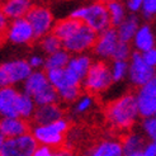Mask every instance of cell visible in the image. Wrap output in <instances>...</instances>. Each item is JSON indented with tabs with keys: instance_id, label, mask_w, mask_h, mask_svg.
<instances>
[{
	"instance_id": "cell-24",
	"label": "cell",
	"mask_w": 156,
	"mask_h": 156,
	"mask_svg": "<svg viewBox=\"0 0 156 156\" xmlns=\"http://www.w3.org/2000/svg\"><path fill=\"white\" fill-rule=\"evenodd\" d=\"M70 55L66 50H60L58 52L50 55L47 57V60L44 61V67L47 71H51V70H62L66 69V66L70 62Z\"/></svg>"
},
{
	"instance_id": "cell-9",
	"label": "cell",
	"mask_w": 156,
	"mask_h": 156,
	"mask_svg": "<svg viewBox=\"0 0 156 156\" xmlns=\"http://www.w3.org/2000/svg\"><path fill=\"white\" fill-rule=\"evenodd\" d=\"M26 18L33 28L34 38H43L52 28V14L44 6H32Z\"/></svg>"
},
{
	"instance_id": "cell-34",
	"label": "cell",
	"mask_w": 156,
	"mask_h": 156,
	"mask_svg": "<svg viewBox=\"0 0 156 156\" xmlns=\"http://www.w3.org/2000/svg\"><path fill=\"white\" fill-rule=\"evenodd\" d=\"M91 103H93V100H91L90 97H83L76 104V112L83 113L85 111H88V109L90 108V105H91Z\"/></svg>"
},
{
	"instance_id": "cell-32",
	"label": "cell",
	"mask_w": 156,
	"mask_h": 156,
	"mask_svg": "<svg viewBox=\"0 0 156 156\" xmlns=\"http://www.w3.org/2000/svg\"><path fill=\"white\" fill-rule=\"evenodd\" d=\"M142 126H144V129H145L146 133L155 141V140H156V117L145 118Z\"/></svg>"
},
{
	"instance_id": "cell-38",
	"label": "cell",
	"mask_w": 156,
	"mask_h": 156,
	"mask_svg": "<svg viewBox=\"0 0 156 156\" xmlns=\"http://www.w3.org/2000/svg\"><path fill=\"white\" fill-rule=\"evenodd\" d=\"M142 5H144L142 0H129V2H127V8L132 13H136L137 10L142 9Z\"/></svg>"
},
{
	"instance_id": "cell-14",
	"label": "cell",
	"mask_w": 156,
	"mask_h": 156,
	"mask_svg": "<svg viewBox=\"0 0 156 156\" xmlns=\"http://www.w3.org/2000/svg\"><path fill=\"white\" fill-rule=\"evenodd\" d=\"M19 93L13 87L2 88L0 90V113L4 118H19L17 103Z\"/></svg>"
},
{
	"instance_id": "cell-39",
	"label": "cell",
	"mask_w": 156,
	"mask_h": 156,
	"mask_svg": "<svg viewBox=\"0 0 156 156\" xmlns=\"http://www.w3.org/2000/svg\"><path fill=\"white\" fill-rule=\"evenodd\" d=\"M28 62H29V65H30V67H32V69H38V67H41L43 65V58L34 55V56H32L29 58Z\"/></svg>"
},
{
	"instance_id": "cell-42",
	"label": "cell",
	"mask_w": 156,
	"mask_h": 156,
	"mask_svg": "<svg viewBox=\"0 0 156 156\" xmlns=\"http://www.w3.org/2000/svg\"><path fill=\"white\" fill-rule=\"evenodd\" d=\"M6 17L4 14H0V27H2V29H4L6 27Z\"/></svg>"
},
{
	"instance_id": "cell-41",
	"label": "cell",
	"mask_w": 156,
	"mask_h": 156,
	"mask_svg": "<svg viewBox=\"0 0 156 156\" xmlns=\"http://www.w3.org/2000/svg\"><path fill=\"white\" fill-rule=\"evenodd\" d=\"M52 156H73L71 152L69 150H65V149H60V150H56L53 151V155Z\"/></svg>"
},
{
	"instance_id": "cell-7",
	"label": "cell",
	"mask_w": 156,
	"mask_h": 156,
	"mask_svg": "<svg viewBox=\"0 0 156 156\" xmlns=\"http://www.w3.org/2000/svg\"><path fill=\"white\" fill-rule=\"evenodd\" d=\"M112 81V70L104 62H95L91 65L88 76L85 77V87L91 91H102L109 88Z\"/></svg>"
},
{
	"instance_id": "cell-12",
	"label": "cell",
	"mask_w": 156,
	"mask_h": 156,
	"mask_svg": "<svg viewBox=\"0 0 156 156\" xmlns=\"http://www.w3.org/2000/svg\"><path fill=\"white\" fill-rule=\"evenodd\" d=\"M6 38L14 44H24L34 38L33 28L27 18L12 20L6 30Z\"/></svg>"
},
{
	"instance_id": "cell-33",
	"label": "cell",
	"mask_w": 156,
	"mask_h": 156,
	"mask_svg": "<svg viewBox=\"0 0 156 156\" xmlns=\"http://www.w3.org/2000/svg\"><path fill=\"white\" fill-rule=\"evenodd\" d=\"M142 12H144V15L147 18L156 14V0H145L142 5Z\"/></svg>"
},
{
	"instance_id": "cell-5",
	"label": "cell",
	"mask_w": 156,
	"mask_h": 156,
	"mask_svg": "<svg viewBox=\"0 0 156 156\" xmlns=\"http://www.w3.org/2000/svg\"><path fill=\"white\" fill-rule=\"evenodd\" d=\"M97 40V32H94L90 27L83 23L81 27L76 30V33H74L69 40L62 42V46H64V50H66L69 53H80L95 46Z\"/></svg>"
},
{
	"instance_id": "cell-28",
	"label": "cell",
	"mask_w": 156,
	"mask_h": 156,
	"mask_svg": "<svg viewBox=\"0 0 156 156\" xmlns=\"http://www.w3.org/2000/svg\"><path fill=\"white\" fill-rule=\"evenodd\" d=\"M107 9L109 12V17H111V23L114 27H119L123 20L127 18L124 14V8L119 2H109L107 4Z\"/></svg>"
},
{
	"instance_id": "cell-18",
	"label": "cell",
	"mask_w": 156,
	"mask_h": 156,
	"mask_svg": "<svg viewBox=\"0 0 156 156\" xmlns=\"http://www.w3.org/2000/svg\"><path fill=\"white\" fill-rule=\"evenodd\" d=\"M81 24H83V22H80V20L67 18V19L60 20L58 23H56L52 29V33L56 36L58 40L64 42V41L69 40L74 33H76V30L81 27Z\"/></svg>"
},
{
	"instance_id": "cell-21",
	"label": "cell",
	"mask_w": 156,
	"mask_h": 156,
	"mask_svg": "<svg viewBox=\"0 0 156 156\" xmlns=\"http://www.w3.org/2000/svg\"><path fill=\"white\" fill-rule=\"evenodd\" d=\"M133 44H135V47L138 51H141L142 53H145L147 51L155 48L154 47V44H155L154 34H152L151 28L149 26L140 27L138 32L136 33V36L133 38Z\"/></svg>"
},
{
	"instance_id": "cell-30",
	"label": "cell",
	"mask_w": 156,
	"mask_h": 156,
	"mask_svg": "<svg viewBox=\"0 0 156 156\" xmlns=\"http://www.w3.org/2000/svg\"><path fill=\"white\" fill-rule=\"evenodd\" d=\"M111 70H112L113 81H119L129 71V64H127V61H113Z\"/></svg>"
},
{
	"instance_id": "cell-20",
	"label": "cell",
	"mask_w": 156,
	"mask_h": 156,
	"mask_svg": "<svg viewBox=\"0 0 156 156\" xmlns=\"http://www.w3.org/2000/svg\"><path fill=\"white\" fill-rule=\"evenodd\" d=\"M48 77L47 74L43 71H33L29 75V77L24 81V93L30 97H34L40 90H42L46 85H48Z\"/></svg>"
},
{
	"instance_id": "cell-23",
	"label": "cell",
	"mask_w": 156,
	"mask_h": 156,
	"mask_svg": "<svg viewBox=\"0 0 156 156\" xmlns=\"http://www.w3.org/2000/svg\"><path fill=\"white\" fill-rule=\"evenodd\" d=\"M89 156H124L122 144L117 141H103L91 150Z\"/></svg>"
},
{
	"instance_id": "cell-4",
	"label": "cell",
	"mask_w": 156,
	"mask_h": 156,
	"mask_svg": "<svg viewBox=\"0 0 156 156\" xmlns=\"http://www.w3.org/2000/svg\"><path fill=\"white\" fill-rule=\"evenodd\" d=\"M32 67L29 62L24 60L8 61L0 66V85L3 88H9L13 84L26 81L32 74Z\"/></svg>"
},
{
	"instance_id": "cell-3",
	"label": "cell",
	"mask_w": 156,
	"mask_h": 156,
	"mask_svg": "<svg viewBox=\"0 0 156 156\" xmlns=\"http://www.w3.org/2000/svg\"><path fill=\"white\" fill-rule=\"evenodd\" d=\"M37 147V140L29 133L15 138H0V156H33Z\"/></svg>"
},
{
	"instance_id": "cell-43",
	"label": "cell",
	"mask_w": 156,
	"mask_h": 156,
	"mask_svg": "<svg viewBox=\"0 0 156 156\" xmlns=\"http://www.w3.org/2000/svg\"><path fill=\"white\" fill-rule=\"evenodd\" d=\"M127 156H142V152H136V154H132V155H127Z\"/></svg>"
},
{
	"instance_id": "cell-6",
	"label": "cell",
	"mask_w": 156,
	"mask_h": 156,
	"mask_svg": "<svg viewBox=\"0 0 156 156\" xmlns=\"http://www.w3.org/2000/svg\"><path fill=\"white\" fill-rule=\"evenodd\" d=\"M67 129V122L60 119L48 126H36L33 128V137L37 142L46 146H57L62 142L64 136L62 133Z\"/></svg>"
},
{
	"instance_id": "cell-37",
	"label": "cell",
	"mask_w": 156,
	"mask_h": 156,
	"mask_svg": "<svg viewBox=\"0 0 156 156\" xmlns=\"http://www.w3.org/2000/svg\"><path fill=\"white\" fill-rule=\"evenodd\" d=\"M52 155H53V151L51 150L50 146L41 145V146H38L36 149L33 156H52Z\"/></svg>"
},
{
	"instance_id": "cell-29",
	"label": "cell",
	"mask_w": 156,
	"mask_h": 156,
	"mask_svg": "<svg viewBox=\"0 0 156 156\" xmlns=\"http://www.w3.org/2000/svg\"><path fill=\"white\" fill-rule=\"evenodd\" d=\"M62 41L55 36L53 33H48L47 36H44L41 40V47L44 52H47L48 55H53L61 50Z\"/></svg>"
},
{
	"instance_id": "cell-16",
	"label": "cell",
	"mask_w": 156,
	"mask_h": 156,
	"mask_svg": "<svg viewBox=\"0 0 156 156\" xmlns=\"http://www.w3.org/2000/svg\"><path fill=\"white\" fill-rule=\"evenodd\" d=\"M60 119H62V111L57 104L37 107L33 115V121L37 126H48Z\"/></svg>"
},
{
	"instance_id": "cell-19",
	"label": "cell",
	"mask_w": 156,
	"mask_h": 156,
	"mask_svg": "<svg viewBox=\"0 0 156 156\" xmlns=\"http://www.w3.org/2000/svg\"><path fill=\"white\" fill-rule=\"evenodd\" d=\"M138 18L135 14H131L123 20L122 24L117 28V33L121 42L128 43L131 40H133L136 33L138 32Z\"/></svg>"
},
{
	"instance_id": "cell-15",
	"label": "cell",
	"mask_w": 156,
	"mask_h": 156,
	"mask_svg": "<svg viewBox=\"0 0 156 156\" xmlns=\"http://www.w3.org/2000/svg\"><path fill=\"white\" fill-rule=\"evenodd\" d=\"M28 133V124L23 118H3L0 122V138H15Z\"/></svg>"
},
{
	"instance_id": "cell-40",
	"label": "cell",
	"mask_w": 156,
	"mask_h": 156,
	"mask_svg": "<svg viewBox=\"0 0 156 156\" xmlns=\"http://www.w3.org/2000/svg\"><path fill=\"white\" fill-rule=\"evenodd\" d=\"M142 156H156V151H155L154 144H150L147 147H145L144 151H142Z\"/></svg>"
},
{
	"instance_id": "cell-46",
	"label": "cell",
	"mask_w": 156,
	"mask_h": 156,
	"mask_svg": "<svg viewBox=\"0 0 156 156\" xmlns=\"http://www.w3.org/2000/svg\"><path fill=\"white\" fill-rule=\"evenodd\" d=\"M155 117H156V114H155Z\"/></svg>"
},
{
	"instance_id": "cell-13",
	"label": "cell",
	"mask_w": 156,
	"mask_h": 156,
	"mask_svg": "<svg viewBox=\"0 0 156 156\" xmlns=\"http://www.w3.org/2000/svg\"><path fill=\"white\" fill-rule=\"evenodd\" d=\"M118 43H119V38H118L117 30L114 28H109L105 32L100 33L98 36L97 43L94 46V51L102 58L112 57Z\"/></svg>"
},
{
	"instance_id": "cell-8",
	"label": "cell",
	"mask_w": 156,
	"mask_h": 156,
	"mask_svg": "<svg viewBox=\"0 0 156 156\" xmlns=\"http://www.w3.org/2000/svg\"><path fill=\"white\" fill-rule=\"evenodd\" d=\"M128 75H129L131 81L135 85L144 87V85H146L147 83H150L151 80L155 79L156 71L154 67L149 66L145 62L142 53L135 52V53H132V57H131Z\"/></svg>"
},
{
	"instance_id": "cell-26",
	"label": "cell",
	"mask_w": 156,
	"mask_h": 156,
	"mask_svg": "<svg viewBox=\"0 0 156 156\" xmlns=\"http://www.w3.org/2000/svg\"><path fill=\"white\" fill-rule=\"evenodd\" d=\"M34 100L33 98L26 94V93H19L18 97V103H17V109L19 118H29V117L34 115L36 109L34 108Z\"/></svg>"
},
{
	"instance_id": "cell-1",
	"label": "cell",
	"mask_w": 156,
	"mask_h": 156,
	"mask_svg": "<svg viewBox=\"0 0 156 156\" xmlns=\"http://www.w3.org/2000/svg\"><path fill=\"white\" fill-rule=\"evenodd\" d=\"M107 115L115 128H129L140 115L136 97L128 94L117 99L108 108Z\"/></svg>"
},
{
	"instance_id": "cell-27",
	"label": "cell",
	"mask_w": 156,
	"mask_h": 156,
	"mask_svg": "<svg viewBox=\"0 0 156 156\" xmlns=\"http://www.w3.org/2000/svg\"><path fill=\"white\" fill-rule=\"evenodd\" d=\"M142 146H144V140L141 136L140 135H128L123 140V144H122L124 156L136 154V152H142L144 151Z\"/></svg>"
},
{
	"instance_id": "cell-22",
	"label": "cell",
	"mask_w": 156,
	"mask_h": 156,
	"mask_svg": "<svg viewBox=\"0 0 156 156\" xmlns=\"http://www.w3.org/2000/svg\"><path fill=\"white\" fill-rule=\"evenodd\" d=\"M91 61L88 56L85 55H80V56H75L70 58L69 65L66 66V69H69L71 73H74L80 80L85 79L89 74V70L91 67Z\"/></svg>"
},
{
	"instance_id": "cell-2",
	"label": "cell",
	"mask_w": 156,
	"mask_h": 156,
	"mask_svg": "<svg viewBox=\"0 0 156 156\" xmlns=\"http://www.w3.org/2000/svg\"><path fill=\"white\" fill-rule=\"evenodd\" d=\"M48 81L57 90L58 97L66 102H73L79 95V84L80 79L69 69L51 70L47 71Z\"/></svg>"
},
{
	"instance_id": "cell-10",
	"label": "cell",
	"mask_w": 156,
	"mask_h": 156,
	"mask_svg": "<svg viewBox=\"0 0 156 156\" xmlns=\"http://www.w3.org/2000/svg\"><path fill=\"white\" fill-rule=\"evenodd\" d=\"M83 23L87 24L88 27H90L94 32H97L99 34L105 32L107 29L111 28L109 26H112L107 5H104L102 3L89 5L87 15H85V19Z\"/></svg>"
},
{
	"instance_id": "cell-45",
	"label": "cell",
	"mask_w": 156,
	"mask_h": 156,
	"mask_svg": "<svg viewBox=\"0 0 156 156\" xmlns=\"http://www.w3.org/2000/svg\"><path fill=\"white\" fill-rule=\"evenodd\" d=\"M155 80H156V76H155Z\"/></svg>"
},
{
	"instance_id": "cell-44",
	"label": "cell",
	"mask_w": 156,
	"mask_h": 156,
	"mask_svg": "<svg viewBox=\"0 0 156 156\" xmlns=\"http://www.w3.org/2000/svg\"><path fill=\"white\" fill-rule=\"evenodd\" d=\"M152 144H154V146H155V151H156V140H155V141H154Z\"/></svg>"
},
{
	"instance_id": "cell-17",
	"label": "cell",
	"mask_w": 156,
	"mask_h": 156,
	"mask_svg": "<svg viewBox=\"0 0 156 156\" xmlns=\"http://www.w3.org/2000/svg\"><path fill=\"white\" fill-rule=\"evenodd\" d=\"M30 3L27 0H9L5 2L2 6V14H4L6 18L12 20L26 18L24 15L28 14L30 9Z\"/></svg>"
},
{
	"instance_id": "cell-35",
	"label": "cell",
	"mask_w": 156,
	"mask_h": 156,
	"mask_svg": "<svg viewBox=\"0 0 156 156\" xmlns=\"http://www.w3.org/2000/svg\"><path fill=\"white\" fill-rule=\"evenodd\" d=\"M142 57L145 60V62L151 67H156V48H152L150 51H147L145 53H142Z\"/></svg>"
},
{
	"instance_id": "cell-11",
	"label": "cell",
	"mask_w": 156,
	"mask_h": 156,
	"mask_svg": "<svg viewBox=\"0 0 156 156\" xmlns=\"http://www.w3.org/2000/svg\"><path fill=\"white\" fill-rule=\"evenodd\" d=\"M137 104L140 115L144 118L155 117L156 114V80H151L140 88L137 95Z\"/></svg>"
},
{
	"instance_id": "cell-31",
	"label": "cell",
	"mask_w": 156,
	"mask_h": 156,
	"mask_svg": "<svg viewBox=\"0 0 156 156\" xmlns=\"http://www.w3.org/2000/svg\"><path fill=\"white\" fill-rule=\"evenodd\" d=\"M129 55H131V50H129L128 43L119 41V43L117 44V47H115V51L113 53L112 58L114 61H127Z\"/></svg>"
},
{
	"instance_id": "cell-36",
	"label": "cell",
	"mask_w": 156,
	"mask_h": 156,
	"mask_svg": "<svg viewBox=\"0 0 156 156\" xmlns=\"http://www.w3.org/2000/svg\"><path fill=\"white\" fill-rule=\"evenodd\" d=\"M87 12H88V6H80V8H77V9H75L71 14H70V18L84 22L85 15H87Z\"/></svg>"
},
{
	"instance_id": "cell-25",
	"label": "cell",
	"mask_w": 156,
	"mask_h": 156,
	"mask_svg": "<svg viewBox=\"0 0 156 156\" xmlns=\"http://www.w3.org/2000/svg\"><path fill=\"white\" fill-rule=\"evenodd\" d=\"M58 99V93L57 90L55 89L51 84L46 85V87L40 90L37 94L33 97L34 103L38 107H42V105H50V104H56Z\"/></svg>"
}]
</instances>
